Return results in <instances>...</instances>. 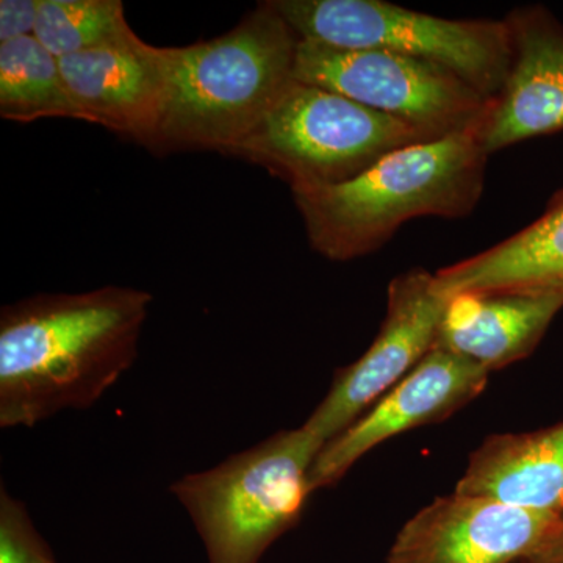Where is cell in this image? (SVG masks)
Segmentation results:
<instances>
[{
	"mask_svg": "<svg viewBox=\"0 0 563 563\" xmlns=\"http://www.w3.org/2000/svg\"><path fill=\"white\" fill-rule=\"evenodd\" d=\"M151 292H46L0 313V428L32 429L101 401L132 368Z\"/></svg>",
	"mask_w": 563,
	"mask_h": 563,
	"instance_id": "obj_1",
	"label": "cell"
},
{
	"mask_svg": "<svg viewBox=\"0 0 563 563\" xmlns=\"http://www.w3.org/2000/svg\"><path fill=\"white\" fill-rule=\"evenodd\" d=\"M483 122L391 152L344 184L292 188L310 246L329 261L350 262L380 250L417 218L472 214L490 157L481 140Z\"/></svg>",
	"mask_w": 563,
	"mask_h": 563,
	"instance_id": "obj_2",
	"label": "cell"
},
{
	"mask_svg": "<svg viewBox=\"0 0 563 563\" xmlns=\"http://www.w3.org/2000/svg\"><path fill=\"white\" fill-rule=\"evenodd\" d=\"M298 33L262 2L232 31L174 47L172 88L155 150L229 155L295 80Z\"/></svg>",
	"mask_w": 563,
	"mask_h": 563,
	"instance_id": "obj_3",
	"label": "cell"
},
{
	"mask_svg": "<svg viewBox=\"0 0 563 563\" xmlns=\"http://www.w3.org/2000/svg\"><path fill=\"white\" fill-rule=\"evenodd\" d=\"M322 446L299 426L172 484L169 492L201 537L207 563H258L298 525L313 495L310 472Z\"/></svg>",
	"mask_w": 563,
	"mask_h": 563,
	"instance_id": "obj_4",
	"label": "cell"
},
{
	"mask_svg": "<svg viewBox=\"0 0 563 563\" xmlns=\"http://www.w3.org/2000/svg\"><path fill=\"white\" fill-rule=\"evenodd\" d=\"M439 139L429 129L295 79L229 155L263 166L292 190L344 184L391 152Z\"/></svg>",
	"mask_w": 563,
	"mask_h": 563,
	"instance_id": "obj_5",
	"label": "cell"
},
{
	"mask_svg": "<svg viewBox=\"0 0 563 563\" xmlns=\"http://www.w3.org/2000/svg\"><path fill=\"white\" fill-rule=\"evenodd\" d=\"M299 38L335 49L396 52L442 65L496 99L512 63L506 20H446L385 0H272Z\"/></svg>",
	"mask_w": 563,
	"mask_h": 563,
	"instance_id": "obj_6",
	"label": "cell"
},
{
	"mask_svg": "<svg viewBox=\"0 0 563 563\" xmlns=\"http://www.w3.org/2000/svg\"><path fill=\"white\" fill-rule=\"evenodd\" d=\"M295 79L446 136L481 124L487 99L454 70L377 49H335L302 41Z\"/></svg>",
	"mask_w": 563,
	"mask_h": 563,
	"instance_id": "obj_7",
	"label": "cell"
},
{
	"mask_svg": "<svg viewBox=\"0 0 563 563\" xmlns=\"http://www.w3.org/2000/svg\"><path fill=\"white\" fill-rule=\"evenodd\" d=\"M446 303L428 269L396 276L388 285L387 313L372 346L335 373L303 428L325 444L354 424L433 350Z\"/></svg>",
	"mask_w": 563,
	"mask_h": 563,
	"instance_id": "obj_8",
	"label": "cell"
},
{
	"mask_svg": "<svg viewBox=\"0 0 563 563\" xmlns=\"http://www.w3.org/2000/svg\"><path fill=\"white\" fill-rule=\"evenodd\" d=\"M562 518L454 492L433 499L406 521L387 563L525 562Z\"/></svg>",
	"mask_w": 563,
	"mask_h": 563,
	"instance_id": "obj_9",
	"label": "cell"
},
{
	"mask_svg": "<svg viewBox=\"0 0 563 563\" xmlns=\"http://www.w3.org/2000/svg\"><path fill=\"white\" fill-rule=\"evenodd\" d=\"M488 377L476 363L432 350L354 424L322 446L310 472L313 493L339 484L355 463L393 437L446 420L485 390Z\"/></svg>",
	"mask_w": 563,
	"mask_h": 563,
	"instance_id": "obj_10",
	"label": "cell"
},
{
	"mask_svg": "<svg viewBox=\"0 0 563 563\" xmlns=\"http://www.w3.org/2000/svg\"><path fill=\"white\" fill-rule=\"evenodd\" d=\"M58 62L88 122L155 146L172 88L174 47L152 46L135 35Z\"/></svg>",
	"mask_w": 563,
	"mask_h": 563,
	"instance_id": "obj_11",
	"label": "cell"
},
{
	"mask_svg": "<svg viewBox=\"0 0 563 563\" xmlns=\"http://www.w3.org/2000/svg\"><path fill=\"white\" fill-rule=\"evenodd\" d=\"M512 38L509 76L481 128L488 155L563 132V24L542 5L506 18Z\"/></svg>",
	"mask_w": 563,
	"mask_h": 563,
	"instance_id": "obj_12",
	"label": "cell"
},
{
	"mask_svg": "<svg viewBox=\"0 0 563 563\" xmlns=\"http://www.w3.org/2000/svg\"><path fill=\"white\" fill-rule=\"evenodd\" d=\"M433 350L499 372L536 351L563 298L529 292H463L446 298Z\"/></svg>",
	"mask_w": 563,
	"mask_h": 563,
	"instance_id": "obj_13",
	"label": "cell"
},
{
	"mask_svg": "<svg viewBox=\"0 0 563 563\" xmlns=\"http://www.w3.org/2000/svg\"><path fill=\"white\" fill-rule=\"evenodd\" d=\"M454 492L563 515V422L487 437L470 455Z\"/></svg>",
	"mask_w": 563,
	"mask_h": 563,
	"instance_id": "obj_14",
	"label": "cell"
},
{
	"mask_svg": "<svg viewBox=\"0 0 563 563\" xmlns=\"http://www.w3.org/2000/svg\"><path fill=\"white\" fill-rule=\"evenodd\" d=\"M433 288L443 298L463 292H529L563 298V190L523 231L433 273Z\"/></svg>",
	"mask_w": 563,
	"mask_h": 563,
	"instance_id": "obj_15",
	"label": "cell"
},
{
	"mask_svg": "<svg viewBox=\"0 0 563 563\" xmlns=\"http://www.w3.org/2000/svg\"><path fill=\"white\" fill-rule=\"evenodd\" d=\"M0 117L21 124L44 118L88 122L60 62L35 36L0 43Z\"/></svg>",
	"mask_w": 563,
	"mask_h": 563,
	"instance_id": "obj_16",
	"label": "cell"
},
{
	"mask_svg": "<svg viewBox=\"0 0 563 563\" xmlns=\"http://www.w3.org/2000/svg\"><path fill=\"white\" fill-rule=\"evenodd\" d=\"M121 0H41L35 38L63 58L131 40Z\"/></svg>",
	"mask_w": 563,
	"mask_h": 563,
	"instance_id": "obj_17",
	"label": "cell"
},
{
	"mask_svg": "<svg viewBox=\"0 0 563 563\" xmlns=\"http://www.w3.org/2000/svg\"><path fill=\"white\" fill-rule=\"evenodd\" d=\"M0 563H57L21 499L0 487Z\"/></svg>",
	"mask_w": 563,
	"mask_h": 563,
	"instance_id": "obj_18",
	"label": "cell"
},
{
	"mask_svg": "<svg viewBox=\"0 0 563 563\" xmlns=\"http://www.w3.org/2000/svg\"><path fill=\"white\" fill-rule=\"evenodd\" d=\"M41 0H2L0 2V43L35 35Z\"/></svg>",
	"mask_w": 563,
	"mask_h": 563,
	"instance_id": "obj_19",
	"label": "cell"
},
{
	"mask_svg": "<svg viewBox=\"0 0 563 563\" xmlns=\"http://www.w3.org/2000/svg\"><path fill=\"white\" fill-rule=\"evenodd\" d=\"M523 563H563V518L542 547Z\"/></svg>",
	"mask_w": 563,
	"mask_h": 563,
	"instance_id": "obj_20",
	"label": "cell"
},
{
	"mask_svg": "<svg viewBox=\"0 0 563 563\" xmlns=\"http://www.w3.org/2000/svg\"><path fill=\"white\" fill-rule=\"evenodd\" d=\"M521 563H523V562H521Z\"/></svg>",
	"mask_w": 563,
	"mask_h": 563,
	"instance_id": "obj_21",
	"label": "cell"
}]
</instances>
